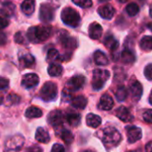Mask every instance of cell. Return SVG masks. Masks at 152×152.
I'll return each instance as SVG.
<instances>
[{"instance_id":"cell-3","label":"cell","mask_w":152,"mask_h":152,"mask_svg":"<svg viewBox=\"0 0 152 152\" xmlns=\"http://www.w3.org/2000/svg\"><path fill=\"white\" fill-rule=\"evenodd\" d=\"M61 19L64 24L73 28L79 26L81 23V16L78 12L71 7H66L63 9L61 13Z\"/></svg>"},{"instance_id":"cell-52","label":"cell","mask_w":152,"mask_h":152,"mask_svg":"<svg viewBox=\"0 0 152 152\" xmlns=\"http://www.w3.org/2000/svg\"><path fill=\"white\" fill-rule=\"evenodd\" d=\"M99 2H102V3H104V2H107V1H109V0H99Z\"/></svg>"},{"instance_id":"cell-24","label":"cell","mask_w":152,"mask_h":152,"mask_svg":"<svg viewBox=\"0 0 152 152\" xmlns=\"http://www.w3.org/2000/svg\"><path fill=\"white\" fill-rule=\"evenodd\" d=\"M61 42H62V45L65 48H71V49H73L77 47V41L74 38H72V37H69L67 36L66 34L64 35L62 38H61Z\"/></svg>"},{"instance_id":"cell-41","label":"cell","mask_w":152,"mask_h":152,"mask_svg":"<svg viewBox=\"0 0 152 152\" xmlns=\"http://www.w3.org/2000/svg\"><path fill=\"white\" fill-rule=\"evenodd\" d=\"M9 85V80L4 77H0V90H4Z\"/></svg>"},{"instance_id":"cell-33","label":"cell","mask_w":152,"mask_h":152,"mask_svg":"<svg viewBox=\"0 0 152 152\" xmlns=\"http://www.w3.org/2000/svg\"><path fill=\"white\" fill-rule=\"evenodd\" d=\"M115 97L118 101H124L126 97H127V91L124 86H120L118 87L116 92H115Z\"/></svg>"},{"instance_id":"cell-38","label":"cell","mask_w":152,"mask_h":152,"mask_svg":"<svg viewBox=\"0 0 152 152\" xmlns=\"http://www.w3.org/2000/svg\"><path fill=\"white\" fill-rule=\"evenodd\" d=\"M15 40L18 44H25V38L21 32H17L15 36Z\"/></svg>"},{"instance_id":"cell-37","label":"cell","mask_w":152,"mask_h":152,"mask_svg":"<svg viewBox=\"0 0 152 152\" xmlns=\"http://www.w3.org/2000/svg\"><path fill=\"white\" fill-rule=\"evenodd\" d=\"M143 119L146 123L152 124V109H148L143 114Z\"/></svg>"},{"instance_id":"cell-40","label":"cell","mask_w":152,"mask_h":152,"mask_svg":"<svg viewBox=\"0 0 152 152\" xmlns=\"http://www.w3.org/2000/svg\"><path fill=\"white\" fill-rule=\"evenodd\" d=\"M51 152H65V150H64V148L63 145L56 143V144L53 145Z\"/></svg>"},{"instance_id":"cell-20","label":"cell","mask_w":152,"mask_h":152,"mask_svg":"<svg viewBox=\"0 0 152 152\" xmlns=\"http://www.w3.org/2000/svg\"><path fill=\"white\" fill-rule=\"evenodd\" d=\"M58 132H56V134H58L60 136V138L68 145H70L72 141H73V134L67 129H64L63 127H61L60 129H57Z\"/></svg>"},{"instance_id":"cell-2","label":"cell","mask_w":152,"mask_h":152,"mask_svg":"<svg viewBox=\"0 0 152 152\" xmlns=\"http://www.w3.org/2000/svg\"><path fill=\"white\" fill-rule=\"evenodd\" d=\"M51 35V28L48 26H36V27H31L28 30V39L34 43H39V42H43L47 40Z\"/></svg>"},{"instance_id":"cell-10","label":"cell","mask_w":152,"mask_h":152,"mask_svg":"<svg viewBox=\"0 0 152 152\" xmlns=\"http://www.w3.org/2000/svg\"><path fill=\"white\" fill-rule=\"evenodd\" d=\"M39 78L36 73H26L22 78V86L25 89H31L39 84Z\"/></svg>"},{"instance_id":"cell-35","label":"cell","mask_w":152,"mask_h":152,"mask_svg":"<svg viewBox=\"0 0 152 152\" xmlns=\"http://www.w3.org/2000/svg\"><path fill=\"white\" fill-rule=\"evenodd\" d=\"M15 9V6L12 3L6 4L4 6V8H3V14H5L7 16H10V15H12L14 14Z\"/></svg>"},{"instance_id":"cell-23","label":"cell","mask_w":152,"mask_h":152,"mask_svg":"<svg viewBox=\"0 0 152 152\" xmlns=\"http://www.w3.org/2000/svg\"><path fill=\"white\" fill-rule=\"evenodd\" d=\"M94 62L98 64V65H107L108 64V59L107 57V56L105 55V53H103L100 50H97L94 55Z\"/></svg>"},{"instance_id":"cell-32","label":"cell","mask_w":152,"mask_h":152,"mask_svg":"<svg viewBox=\"0 0 152 152\" xmlns=\"http://www.w3.org/2000/svg\"><path fill=\"white\" fill-rule=\"evenodd\" d=\"M59 58V53L56 49L55 48H52L50 50H48V55H47V61L48 63H51L53 64L55 61H56L57 59Z\"/></svg>"},{"instance_id":"cell-6","label":"cell","mask_w":152,"mask_h":152,"mask_svg":"<svg viewBox=\"0 0 152 152\" xmlns=\"http://www.w3.org/2000/svg\"><path fill=\"white\" fill-rule=\"evenodd\" d=\"M24 144V137L21 134H15L10 137L6 142L7 150H15L19 151Z\"/></svg>"},{"instance_id":"cell-50","label":"cell","mask_w":152,"mask_h":152,"mask_svg":"<svg viewBox=\"0 0 152 152\" xmlns=\"http://www.w3.org/2000/svg\"><path fill=\"white\" fill-rule=\"evenodd\" d=\"M3 100H4L3 96H2V95H0V105H1V104L3 103Z\"/></svg>"},{"instance_id":"cell-13","label":"cell","mask_w":152,"mask_h":152,"mask_svg":"<svg viewBox=\"0 0 152 152\" xmlns=\"http://www.w3.org/2000/svg\"><path fill=\"white\" fill-rule=\"evenodd\" d=\"M130 91L134 101H138L142 95V85L136 80L130 83Z\"/></svg>"},{"instance_id":"cell-28","label":"cell","mask_w":152,"mask_h":152,"mask_svg":"<svg viewBox=\"0 0 152 152\" xmlns=\"http://www.w3.org/2000/svg\"><path fill=\"white\" fill-rule=\"evenodd\" d=\"M140 48L143 51H151L152 50V37L144 36L140 41Z\"/></svg>"},{"instance_id":"cell-42","label":"cell","mask_w":152,"mask_h":152,"mask_svg":"<svg viewBox=\"0 0 152 152\" xmlns=\"http://www.w3.org/2000/svg\"><path fill=\"white\" fill-rule=\"evenodd\" d=\"M7 100L10 101L11 103L15 104V103H17L20 100V98L17 95H15V94H10L8 96V98H7Z\"/></svg>"},{"instance_id":"cell-7","label":"cell","mask_w":152,"mask_h":152,"mask_svg":"<svg viewBox=\"0 0 152 152\" xmlns=\"http://www.w3.org/2000/svg\"><path fill=\"white\" fill-rule=\"evenodd\" d=\"M48 122L56 130L63 127L64 123V114L60 110H54L50 112L48 115Z\"/></svg>"},{"instance_id":"cell-34","label":"cell","mask_w":152,"mask_h":152,"mask_svg":"<svg viewBox=\"0 0 152 152\" xmlns=\"http://www.w3.org/2000/svg\"><path fill=\"white\" fill-rule=\"evenodd\" d=\"M72 2L82 8H89L92 6V0H72Z\"/></svg>"},{"instance_id":"cell-15","label":"cell","mask_w":152,"mask_h":152,"mask_svg":"<svg viewBox=\"0 0 152 152\" xmlns=\"http://www.w3.org/2000/svg\"><path fill=\"white\" fill-rule=\"evenodd\" d=\"M114 107V100L108 94H104L99 100V107L102 110H110Z\"/></svg>"},{"instance_id":"cell-14","label":"cell","mask_w":152,"mask_h":152,"mask_svg":"<svg viewBox=\"0 0 152 152\" xmlns=\"http://www.w3.org/2000/svg\"><path fill=\"white\" fill-rule=\"evenodd\" d=\"M115 8L111 5H104V6H101L98 9L99 15L102 18L107 19V20L111 19L115 15Z\"/></svg>"},{"instance_id":"cell-1","label":"cell","mask_w":152,"mask_h":152,"mask_svg":"<svg viewBox=\"0 0 152 152\" xmlns=\"http://www.w3.org/2000/svg\"><path fill=\"white\" fill-rule=\"evenodd\" d=\"M100 139L107 148H111L119 144L122 140L120 132L114 127L108 126L99 132Z\"/></svg>"},{"instance_id":"cell-27","label":"cell","mask_w":152,"mask_h":152,"mask_svg":"<svg viewBox=\"0 0 152 152\" xmlns=\"http://www.w3.org/2000/svg\"><path fill=\"white\" fill-rule=\"evenodd\" d=\"M20 63H21L22 66H23L25 68H29V67H31L34 64L35 58L31 54H25V55H23V56L20 57Z\"/></svg>"},{"instance_id":"cell-11","label":"cell","mask_w":152,"mask_h":152,"mask_svg":"<svg viewBox=\"0 0 152 152\" xmlns=\"http://www.w3.org/2000/svg\"><path fill=\"white\" fill-rule=\"evenodd\" d=\"M126 132L130 143H134L141 139V129L137 126H128L126 128Z\"/></svg>"},{"instance_id":"cell-16","label":"cell","mask_w":152,"mask_h":152,"mask_svg":"<svg viewBox=\"0 0 152 152\" xmlns=\"http://www.w3.org/2000/svg\"><path fill=\"white\" fill-rule=\"evenodd\" d=\"M103 32L101 25L98 23H93L89 27V35L92 39H99Z\"/></svg>"},{"instance_id":"cell-9","label":"cell","mask_w":152,"mask_h":152,"mask_svg":"<svg viewBox=\"0 0 152 152\" xmlns=\"http://www.w3.org/2000/svg\"><path fill=\"white\" fill-rule=\"evenodd\" d=\"M55 9L48 4H42L39 9V19L42 22H50L54 19Z\"/></svg>"},{"instance_id":"cell-44","label":"cell","mask_w":152,"mask_h":152,"mask_svg":"<svg viewBox=\"0 0 152 152\" xmlns=\"http://www.w3.org/2000/svg\"><path fill=\"white\" fill-rule=\"evenodd\" d=\"M8 21L7 20V19H5V18H3V17H1L0 16V30H2V29H4V28H6L7 25H8Z\"/></svg>"},{"instance_id":"cell-31","label":"cell","mask_w":152,"mask_h":152,"mask_svg":"<svg viewBox=\"0 0 152 152\" xmlns=\"http://www.w3.org/2000/svg\"><path fill=\"white\" fill-rule=\"evenodd\" d=\"M125 10H126L127 14H128L130 16H135V15L139 13V11H140V7H139V6H138L137 4H135V3H131V4L127 5Z\"/></svg>"},{"instance_id":"cell-19","label":"cell","mask_w":152,"mask_h":152,"mask_svg":"<svg viewBox=\"0 0 152 152\" xmlns=\"http://www.w3.org/2000/svg\"><path fill=\"white\" fill-rule=\"evenodd\" d=\"M35 139L37 140V141H39L40 143H48L50 140V136L45 129L39 127L37 129V132L35 134Z\"/></svg>"},{"instance_id":"cell-8","label":"cell","mask_w":152,"mask_h":152,"mask_svg":"<svg viewBox=\"0 0 152 152\" xmlns=\"http://www.w3.org/2000/svg\"><path fill=\"white\" fill-rule=\"evenodd\" d=\"M85 83V77L83 75H75L66 83V90L69 91H76L83 88Z\"/></svg>"},{"instance_id":"cell-45","label":"cell","mask_w":152,"mask_h":152,"mask_svg":"<svg viewBox=\"0 0 152 152\" xmlns=\"http://www.w3.org/2000/svg\"><path fill=\"white\" fill-rule=\"evenodd\" d=\"M7 41V35L3 32H0V46L5 45Z\"/></svg>"},{"instance_id":"cell-46","label":"cell","mask_w":152,"mask_h":152,"mask_svg":"<svg viewBox=\"0 0 152 152\" xmlns=\"http://www.w3.org/2000/svg\"><path fill=\"white\" fill-rule=\"evenodd\" d=\"M146 152H152V141H149L146 145Z\"/></svg>"},{"instance_id":"cell-29","label":"cell","mask_w":152,"mask_h":152,"mask_svg":"<svg viewBox=\"0 0 152 152\" xmlns=\"http://www.w3.org/2000/svg\"><path fill=\"white\" fill-rule=\"evenodd\" d=\"M121 57L124 64H132L135 60V56H134L133 52L132 50H130L129 48H126L122 52Z\"/></svg>"},{"instance_id":"cell-49","label":"cell","mask_w":152,"mask_h":152,"mask_svg":"<svg viewBox=\"0 0 152 152\" xmlns=\"http://www.w3.org/2000/svg\"><path fill=\"white\" fill-rule=\"evenodd\" d=\"M148 28L152 31V23H148Z\"/></svg>"},{"instance_id":"cell-53","label":"cell","mask_w":152,"mask_h":152,"mask_svg":"<svg viewBox=\"0 0 152 152\" xmlns=\"http://www.w3.org/2000/svg\"><path fill=\"white\" fill-rule=\"evenodd\" d=\"M83 152H94V151H92V150H90V149H88V150H84Z\"/></svg>"},{"instance_id":"cell-5","label":"cell","mask_w":152,"mask_h":152,"mask_svg":"<svg viewBox=\"0 0 152 152\" xmlns=\"http://www.w3.org/2000/svg\"><path fill=\"white\" fill-rule=\"evenodd\" d=\"M39 97L44 101H54L57 97V86L52 82L44 83L39 91Z\"/></svg>"},{"instance_id":"cell-39","label":"cell","mask_w":152,"mask_h":152,"mask_svg":"<svg viewBox=\"0 0 152 152\" xmlns=\"http://www.w3.org/2000/svg\"><path fill=\"white\" fill-rule=\"evenodd\" d=\"M62 97H63V100L64 101H65V102H69V101H71L72 100V95L70 94V91H68V90H66V89H64V91H63V95H62Z\"/></svg>"},{"instance_id":"cell-43","label":"cell","mask_w":152,"mask_h":152,"mask_svg":"<svg viewBox=\"0 0 152 152\" xmlns=\"http://www.w3.org/2000/svg\"><path fill=\"white\" fill-rule=\"evenodd\" d=\"M26 152H43V150L39 146H31L26 149Z\"/></svg>"},{"instance_id":"cell-48","label":"cell","mask_w":152,"mask_h":152,"mask_svg":"<svg viewBox=\"0 0 152 152\" xmlns=\"http://www.w3.org/2000/svg\"><path fill=\"white\" fill-rule=\"evenodd\" d=\"M149 15L152 17V4L150 5V7H149Z\"/></svg>"},{"instance_id":"cell-47","label":"cell","mask_w":152,"mask_h":152,"mask_svg":"<svg viewBox=\"0 0 152 152\" xmlns=\"http://www.w3.org/2000/svg\"><path fill=\"white\" fill-rule=\"evenodd\" d=\"M148 101H149L150 105L152 106V91L150 92V95H149V98H148Z\"/></svg>"},{"instance_id":"cell-18","label":"cell","mask_w":152,"mask_h":152,"mask_svg":"<svg viewBox=\"0 0 152 152\" xmlns=\"http://www.w3.org/2000/svg\"><path fill=\"white\" fill-rule=\"evenodd\" d=\"M22 11L26 15H31L35 11V0H24L21 6Z\"/></svg>"},{"instance_id":"cell-17","label":"cell","mask_w":152,"mask_h":152,"mask_svg":"<svg viewBox=\"0 0 152 152\" xmlns=\"http://www.w3.org/2000/svg\"><path fill=\"white\" fill-rule=\"evenodd\" d=\"M65 119L71 126L77 127L81 123V115L74 111H71L65 115Z\"/></svg>"},{"instance_id":"cell-12","label":"cell","mask_w":152,"mask_h":152,"mask_svg":"<svg viewBox=\"0 0 152 152\" xmlns=\"http://www.w3.org/2000/svg\"><path fill=\"white\" fill-rule=\"evenodd\" d=\"M115 115L121 121L125 123H131L133 120V116L130 112V110L124 106H121L116 109Z\"/></svg>"},{"instance_id":"cell-4","label":"cell","mask_w":152,"mask_h":152,"mask_svg":"<svg viewBox=\"0 0 152 152\" xmlns=\"http://www.w3.org/2000/svg\"><path fill=\"white\" fill-rule=\"evenodd\" d=\"M109 77H110V72L107 70H102V69L94 70L93 78H92V88L95 91L101 90Z\"/></svg>"},{"instance_id":"cell-30","label":"cell","mask_w":152,"mask_h":152,"mask_svg":"<svg viewBox=\"0 0 152 152\" xmlns=\"http://www.w3.org/2000/svg\"><path fill=\"white\" fill-rule=\"evenodd\" d=\"M25 115L28 118H37V117H40L42 115V111L34 106H31L30 107L27 108L26 112H25Z\"/></svg>"},{"instance_id":"cell-22","label":"cell","mask_w":152,"mask_h":152,"mask_svg":"<svg viewBox=\"0 0 152 152\" xmlns=\"http://www.w3.org/2000/svg\"><path fill=\"white\" fill-rule=\"evenodd\" d=\"M72 106L78 109H84L87 106V99L83 96H77L72 99Z\"/></svg>"},{"instance_id":"cell-26","label":"cell","mask_w":152,"mask_h":152,"mask_svg":"<svg viewBox=\"0 0 152 152\" xmlns=\"http://www.w3.org/2000/svg\"><path fill=\"white\" fill-rule=\"evenodd\" d=\"M63 72V67L58 64H50L48 68V72L51 76V77H57V76L61 75Z\"/></svg>"},{"instance_id":"cell-51","label":"cell","mask_w":152,"mask_h":152,"mask_svg":"<svg viewBox=\"0 0 152 152\" xmlns=\"http://www.w3.org/2000/svg\"><path fill=\"white\" fill-rule=\"evenodd\" d=\"M128 152H141V151L139 150V149H136V150H131V151H128Z\"/></svg>"},{"instance_id":"cell-21","label":"cell","mask_w":152,"mask_h":152,"mask_svg":"<svg viewBox=\"0 0 152 152\" xmlns=\"http://www.w3.org/2000/svg\"><path fill=\"white\" fill-rule=\"evenodd\" d=\"M86 124L89 127L98 128L101 124V118L95 114H89L86 117Z\"/></svg>"},{"instance_id":"cell-25","label":"cell","mask_w":152,"mask_h":152,"mask_svg":"<svg viewBox=\"0 0 152 152\" xmlns=\"http://www.w3.org/2000/svg\"><path fill=\"white\" fill-rule=\"evenodd\" d=\"M104 44L105 46L111 51H115L119 47V42L112 36V35H107L105 39H104Z\"/></svg>"},{"instance_id":"cell-36","label":"cell","mask_w":152,"mask_h":152,"mask_svg":"<svg viewBox=\"0 0 152 152\" xmlns=\"http://www.w3.org/2000/svg\"><path fill=\"white\" fill-rule=\"evenodd\" d=\"M144 75L145 77L150 81H152V64L147 65L144 69Z\"/></svg>"}]
</instances>
